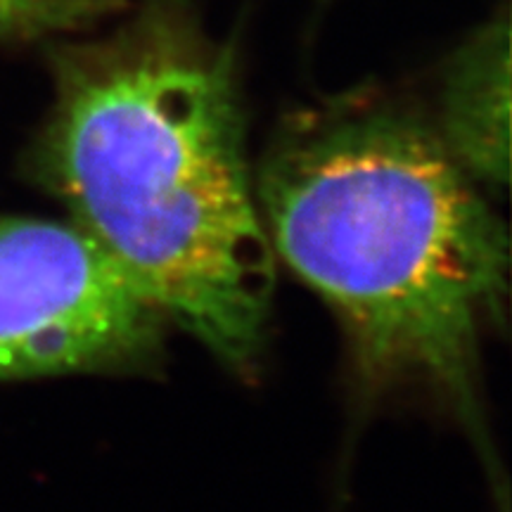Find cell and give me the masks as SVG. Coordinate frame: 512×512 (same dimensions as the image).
<instances>
[{"label":"cell","mask_w":512,"mask_h":512,"mask_svg":"<svg viewBox=\"0 0 512 512\" xmlns=\"http://www.w3.org/2000/svg\"><path fill=\"white\" fill-rule=\"evenodd\" d=\"M53 105L31 150L69 223L228 368L261 354L275 256L252 183L238 57L178 0L50 50Z\"/></svg>","instance_id":"6da1fadb"},{"label":"cell","mask_w":512,"mask_h":512,"mask_svg":"<svg viewBox=\"0 0 512 512\" xmlns=\"http://www.w3.org/2000/svg\"><path fill=\"white\" fill-rule=\"evenodd\" d=\"M275 256L337 313L366 384L425 387L482 434L479 347L510 240L434 126L384 100L294 119L256 178Z\"/></svg>","instance_id":"7a4b0ae2"},{"label":"cell","mask_w":512,"mask_h":512,"mask_svg":"<svg viewBox=\"0 0 512 512\" xmlns=\"http://www.w3.org/2000/svg\"><path fill=\"white\" fill-rule=\"evenodd\" d=\"M510 17H491L448 60L434 126L477 185L510 181Z\"/></svg>","instance_id":"277c9868"},{"label":"cell","mask_w":512,"mask_h":512,"mask_svg":"<svg viewBox=\"0 0 512 512\" xmlns=\"http://www.w3.org/2000/svg\"><path fill=\"white\" fill-rule=\"evenodd\" d=\"M166 323L74 223L0 216V382L136 368Z\"/></svg>","instance_id":"3957f363"},{"label":"cell","mask_w":512,"mask_h":512,"mask_svg":"<svg viewBox=\"0 0 512 512\" xmlns=\"http://www.w3.org/2000/svg\"><path fill=\"white\" fill-rule=\"evenodd\" d=\"M126 0H0V41H34L93 27Z\"/></svg>","instance_id":"5b68a950"}]
</instances>
